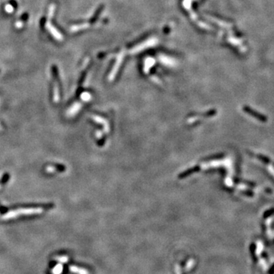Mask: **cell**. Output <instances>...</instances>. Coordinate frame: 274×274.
Listing matches in <instances>:
<instances>
[{"mask_svg": "<svg viewBox=\"0 0 274 274\" xmlns=\"http://www.w3.org/2000/svg\"><path fill=\"white\" fill-rule=\"evenodd\" d=\"M55 5H51L50 6V9H49V12H48V19H50L53 15V13L55 12Z\"/></svg>", "mask_w": 274, "mask_h": 274, "instance_id": "obj_6", "label": "cell"}, {"mask_svg": "<svg viewBox=\"0 0 274 274\" xmlns=\"http://www.w3.org/2000/svg\"><path fill=\"white\" fill-rule=\"evenodd\" d=\"M21 26H22V23L21 22L16 23V27H17V28H21Z\"/></svg>", "mask_w": 274, "mask_h": 274, "instance_id": "obj_10", "label": "cell"}, {"mask_svg": "<svg viewBox=\"0 0 274 274\" xmlns=\"http://www.w3.org/2000/svg\"><path fill=\"white\" fill-rule=\"evenodd\" d=\"M43 210L42 208H26V209H18V210H11L2 216L3 220L13 219L15 217L20 215H36V214L42 213Z\"/></svg>", "mask_w": 274, "mask_h": 274, "instance_id": "obj_1", "label": "cell"}, {"mask_svg": "<svg viewBox=\"0 0 274 274\" xmlns=\"http://www.w3.org/2000/svg\"><path fill=\"white\" fill-rule=\"evenodd\" d=\"M46 28H47V30H48L49 32H51V34L53 36L54 38H56L58 40H63V36H62V34L58 32L57 30L56 29L55 27L53 26V24H51V21H47V23H46Z\"/></svg>", "mask_w": 274, "mask_h": 274, "instance_id": "obj_2", "label": "cell"}, {"mask_svg": "<svg viewBox=\"0 0 274 274\" xmlns=\"http://www.w3.org/2000/svg\"><path fill=\"white\" fill-rule=\"evenodd\" d=\"M70 270L71 272L75 273L76 274H89V271L87 270L79 268V267H75V266H70Z\"/></svg>", "mask_w": 274, "mask_h": 274, "instance_id": "obj_3", "label": "cell"}, {"mask_svg": "<svg viewBox=\"0 0 274 274\" xmlns=\"http://www.w3.org/2000/svg\"><path fill=\"white\" fill-rule=\"evenodd\" d=\"M1 128H2V127H1V125H0V129H1Z\"/></svg>", "mask_w": 274, "mask_h": 274, "instance_id": "obj_11", "label": "cell"}, {"mask_svg": "<svg viewBox=\"0 0 274 274\" xmlns=\"http://www.w3.org/2000/svg\"><path fill=\"white\" fill-rule=\"evenodd\" d=\"M5 10L8 12V13H12L13 11H14V8L12 6V5L10 4H8L5 6Z\"/></svg>", "mask_w": 274, "mask_h": 274, "instance_id": "obj_7", "label": "cell"}, {"mask_svg": "<svg viewBox=\"0 0 274 274\" xmlns=\"http://www.w3.org/2000/svg\"><path fill=\"white\" fill-rule=\"evenodd\" d=\"M63 265H61V264H58V265L56 266L55 267L53 270V274H60L63 271Z\"/></svg>", "mask_w": 274, "mask_h": 274, "instance_id": "obj_5", "label": "cell"}, {"mask_svg": "<svg viewBox=\"0 0 274 274\" xmlns=\"http://www.w3.org/2000/svg\"><path fill=\"white\" fill-rule=\"evenodd\" d=\"M56 260H59V262L66 263V261H67V260H68V257H65V256H62V257H57V258H56Z\"/></svg>", "mask_w": 274, "mask_h": 274, "instance_id": "obj_8", "label": "cell"}, {"mask_svg": "<svg viewBox=\"0 0 274 274\" xmlns=\"http://www.w3.org/2000/svg\"><path fill=\"white\" fill-rule=\"evenodd\" d=\"M56 171L55 168H53V167H47V172H54Z\"/></svg>", "mask_w": 274, "mask_h": 274, "instance_id": "obj_9", "label": "cell"}, {"mask_svg": "<svg viewBox=\"0 0 274 274\" xmlns=\"http://www.w3.org/2000/svg\"><path fill=\"white\" fill-rule=\"evenodd\" d=\"M195 264H196V261H195L194 259H190V260L187 263V264H186L185 269H184V272L186 273V272H188V271H189L190 270L191 268H192V267L195 265Z\"/></svg>", "mask_w": 274, "mask_h": 274, "instance_id": "obj_4", "label": "cell"}]
</instances>
